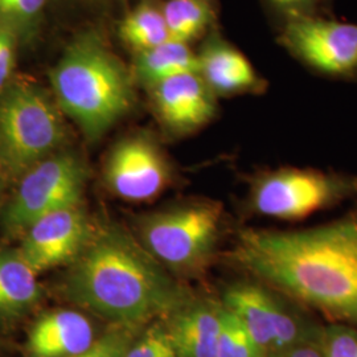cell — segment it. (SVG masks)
<instances>
[{"mask_svg": "<svg viewBox=\"0 0 357 357\" xmlns=\"http://www.w3.org/2000/svg\"><path fill=\"white\" fill-rule=\"evenodd\" d=\"M224 257L310 311L357 326V200L343 216L310 228H241Z\"/></svg>", "mask_w": 357, "mask_h": 357, "instance_id": "cell-1", "label": "cell"}, {"mask_svg": "<svg viewBox=\"0 0 357 357\" xmlns=\"http://www.w3.org/2000/svg\"><path fill=\"white\" fill-rule=\"evenodd\" d=\"M63 291L77 306L126 327L168 318L193 299L143 246L114 227L93 231Z\"/></svg>", "mask_w": 357, "mask_h": 357, "instance_id": "cell-2", "label": "cell"}, {"mask_svg": "<svg viewBox=\"0 0 357 357\" xmlns=\"http://www.w3.org/2000/svg\"><path fill=\"white\" fill-rule=\"evenodd\" d=\"M51 81L60 107L89 139L101 137L131 106L125 69L91 36L69 47Z\"/></svg>", "mask_w": 357, "mask_h": 357, "instance_id": "cell-3", "label": "cell"}, {"mask_svg": "<svg viewBox=\"0 0 357 357\" xmlns=\"http://www.w3.org/2000/svg\"><path fill=\"white\" fill-rule=\"evenodd\" d=\"M356 200V174L281 166L261 169L250 176L246 211L252 216L301 221Z\"/></svg>", "mask_w": 357, "mask_h": 357, "instance_id": "cell-4", "label": "cell"}, {"mask_svg": "<svg viewBox=\"0 0 357 357\" xmlns=\"http://www.w3.org/2000/svg\"><path fill=\"white\" fill-rule=\"evenodd\" d=\"M224 215L220 202L199 199L147 217L141 225L142 246L160 265L197 277L217 255Z\"/></svg>", "mask_w": 357, "mask_h": 357, "instance_id": "cell-5", "label": "cell"}, {"mask_svg": "<svg viewBox=\"0 0 357 357\" xmlns=\"http://www.w3.org/2000/svg\"><path fill=\"white\" fill-rule=\"evenodd\" d=\"M218 301L241 321L266 357L319 339L323 326L312 311L265 282L246 277L228 283Z\"/></svg>", "mask_w": 357, "mask_h": 357, "instance_id": "cell-6", "label": "cell"}, {"mask_svg": "<svg viewBox=\"0 0 357 357\" xmlns=\"http://www.w3.org/2000/svg\"><path fill=\"white\" fill-rule=\"evenodd\" d=\"M63 141V121L43 91L17 84L0 94V162L13 178H22Z\"/></svg>", "mask_w": 357, "mask_h": 357, "instance_id": "cell-7", "label": "cell"}, {"mask_svg": "<svg viewBox=\"0 0 357 357\" xmlns=\"http://www.w3.org/2000/svg\"><path fill=\"white\" fill-rule=\"evenodd\" d=\"M86 176V168L75 155L48 156L20 178L3 213V227L10 233H23L43 217L81 205Z\"/></svg>", "mask_w": 357, "mask_h": 357, "instance_id": "cell-8", "label": "cell"}, {"mask_svg": "<svg viewBox=\"0 0 357 357\" xmlns=\"http://www.w3.org/2000/svg\"><path fill=\"white\" fill-rule=\"evenodd\" d=\"M277 41L314 73L333 79H357V23L319 15H293L283 19Z\"/></svg>", "mask_w": 357, "mask_h": 357, "instance_id": "cell-9", "label": "cell"}, {"mask_svg": "<svg viewBox=\"0 0 357 357\" xmlns=\"http://www.w3.org/2000/svg\"><path fill=\"white\" fill-rule=\"evenodd\" d=\"M81 205L53 212L24 231L19 253L36 273L73 262L93 234Z\"/></svg>", "mask_w": 357, "mask_h": 357, "instance_id": "cell-10", "label": "cell"}, {"mask_svg": "<svg viewBox=\"0 0 357 357\" xmlns=\"http://www.w3.org/2000/svg\"><path fill=\"white\" fill-rule=\"evenodd\" d=\"M105 178L119 197L144 202L163 191L169 181V168L151 142L131 138L115 146L106 163Z\"/></svg>", "mask_w": 357, "mask_h": 357, "instance_id": "cell-11", "label": "cell"}, {"mask_svg": "<svg viewBox=\"0 0 357 357\" xmlns=\"http://www.w3.org/2000/svg\"><path fill=\"white\" fill-rule=\"evenodd\" d=\"M153 86L159 115L176 132H193L216 116V96L199 73L171 77Z\"/></svg>", "mask_w": 357, "mask_h": 357, "instance_id": "cell-12", "label": "cell"}, {"mask_svg": "<svg viewBox=\"0 0 357 357\" xmlns=\"http://www.w3.org/2000/svg\"><path fill=\"white\" fill-rule=\"evenodd\" d=\"M199 59V75L216 97L262 94L268 81L258 75L243 52L213 35L205 43Z\"/></svg>", "mask_w": 357, "mask_h": 357, "instance_id": "cell-13", "label": "cell"}, {"mask_svg": "<svg viewBox=\"0 0 357 357\" xmlns=\"http://www.w3.org/2000/svg\"><path fill=\"white\" fill-rule=\"evenodd\" d=\"M96 343L93 324L85 315L70 310L41 315L31 327L26 340L29 357H73Z\"/></svg>", "mask_w": 357, "mask_h": 357, "instance_id": "cell-14", "label": "cell"}, {"mask_svg": "<svg viewBox=\"0 0 357 357\" xmlns=\"http://www.w3.org/2000/svg\"><path fill=\"white\" fill-rule=\"evenodd\" d=\"M167 330L178 357H216L221 330V303L196 298L168 317Z\"/></svg>", "mask_w": 357, "mask_h": 357, "instance_id": "cell-15", "label": "cell"}, {"mask_svg": "<svg viewBox=\"0 0 357 357\" xmlns=\"http://www.w3.org/2000/svg\"><path fill=\"white\" fill-rule=\"evenodd\" d=\"M36 271L19 250H0V320L22 318L38 305L41 287Z\"/></svg>", "mask_w": 357, "mask_h": 357, "instance_id": "cell-16", "label": "cell"}, {"mask_svg": "<svg viewBox=\"0 0 357 357\" xmlns=\"http://www.w3.org/2000/svg\"><path fill=\"white\" fill-rule=\"evenodd\" d=\"M135 66L144 82L155 85L171 77L197 73L199 59L187 43L169 38L151 50L139 52Z\"/></svg>", "mask_w": 357, "mask_h": 357, "instance_id": "cell-17", "label": "cell"}, {"mask_svg": "<svg viewBox=\"0 0 357 357\" xmlns=\"http://www.w3.org/2000/svg\"><path fill=\"white\" fill-rule=\"evenodd\" d=\"M162 13L169 38L187 44L206 31L215 17L211 0H168Z\"/></svg>", "mask_w": 357, "mask_h": 357, "instance_id": "cell-18", "label": "cell"}, {"mask_svg": "<svg viewBox=\"0 0 357 357\" xmlns=\"http://www.w3.org/2000/svg\"><path fill=\"white\" fill-rule=\"evenodd\" d=\"M121 36L139 52L151 50L169 40L163 13L150 4H142L128 13L121 26Z\"/></svg>", "mask_w": 357, "mask_h": 357, "instance_id": "cell-19", "label": "cell"}, {"mask_svg": "<svg viewBox=\"0 0 357 357\" xmlns=\"http://www.w3.org/2000/svg\"><path fill=\"white\" fill-rule=\"evenodd\" d=\"M216 357H266L241 321L222 306Z\"/></svg>", "mask_w": 357, "mask_h": 357, "instance_id": "cell-20", "label": "cell"}, {"mask_svg": "<svg viewBox=\"0 0 357 357\" xmlns=\"http://www.w3.org/2000/svg\"><path fill=\"white\" fill-rule=\"evenodd\" d=\"M319 345L323 357H357V327L344 323L323 326Z\"/></svg>", "mask_w": 357, "mask_h": 357, "instance_id": "cell-21", "label": "cell"}, {"mask_svg": "<svg viewBox=\"0 0 357 357\" xmlns=\"http://www.w3.org/2000/svg\"><path fill=\"white\" fill-rule=\"evenodd\" d=\"M126 357H178L167 327L153 324L134 339Z\"/></svg>", "mask_w": 357, "mask_h": 357, "instance_id": "cell-22", "label": "cell"}, {"mask_svg": "<svg viewBox=\"0 0 357 357\" xmlns=\"http://www.w3.org/2000/svg\"><path fill=\"white\" fill-rule=\"evenodd\" d=\"M132 328L116 324V328L106 332L86 352L73 357H126L134 340Z\"/></svg>", "mask_w": 357, "mask_h": 357, "instance_id": "cell-23", "label": "cell"}, {"mask_svg": "<svg viewBox=\"0 0 357 357\" xmlns=\"http://www.w3.org/2000/svg\"><path fill=\"white\" fill-rule=\"evenodd\" d=\"M45 0H0V13L15 20H26L38 15Z\"/></svg>", "mask_w": 357, "mask_h": 357, "instance_id": "cell-24", "label": "cell"}, {"mask_svg": "<svg viewBox=\"0 0 357 357\" xmlns=\"http://www.w3.org/2000/svg\"><path fill=\"white\" fill-rule=\"evenodd\" d=\"M13 32L7 26H0V90L4 88L13 72Z\"/></svg>", "mask_w": 357, "mask_h": 357, "instance_id": "cell-25", "label": "cell"}, {"mask_svg": "<svg viewBox=\"0 0 357 357\" xmlns=\"http://www.w3.org/2000/svg\"><path fill=\"white\" fill-rule=\"evenodd\" d=\"M268 357H323L319 339L291 347L283 352Z\"/></svg>", "mask_w": 357, "mask_h": 357, "instance_id": "cell-26", "label": "cell"}]
</instances>
